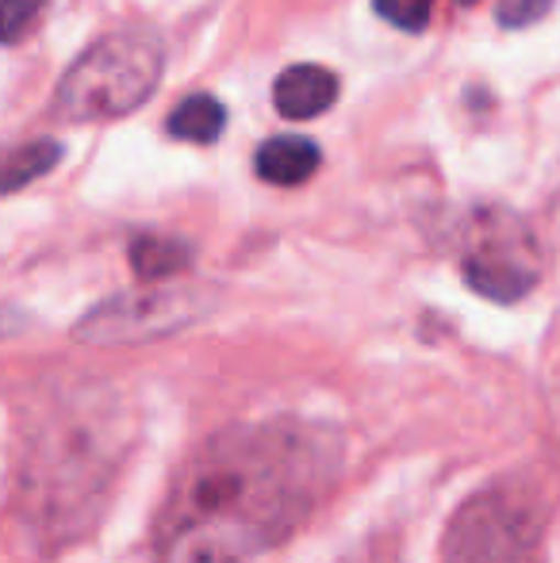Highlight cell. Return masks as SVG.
<instances>
[{"label": "cell", "mask_w": 560, "mask_h": 563, "mask_svg": "<svg viewBox=\"0 0 560 563\" xmlns=\"http://www.w3.org/2000/svg\"><path fill=\"white\" fill-rule=\"evenodd\" d=\"M165 74V43L150 27H116L89 43L62 81L54 85L51 112L66 123H112L154 97Z\"/></svg>", "instance_id": "cell-3"}, {"label": "cell", "mask_w": 560, "mask_h": 563, "mask_svg": "<svg viewBox=\"0 0 560 563\" xmlns=\"http://www.w3.org/2000/svg\"><path fill=\"white\" fill-rule=\"evenodd\" d=\"M46 4L51 0H4L0 4V35H4V43L15 46L20 38H28L43 23Z\"/></svg>", "instance_id": "cell-12"}, {"label": "cell", "mask_w": 560, "mask_h": 563, "mask_svg": "<svg viewBox=\"0 0 560 563\" xmlns=\"http://www.w3.org/2000/svg\"><path fill=\"white\" fill-rule=\"evenodd\" d=\"M188 261H193V250L177 238L165 234H142L131 242V265L146 284H162L169 276L185 273Z\"/></svg>", "instance_id": "cell-10"}, {"label": "cell", "mask_w": 560, "mask_h": 563, "mask_svg": "<svg viewBox=\"0 0 560 563\" xmlns=\"http://www.w3.org/2000/svg\"><path fill=\"white\" fill-rule=\"evenodd\" d=\"M227 126V108L211 92H193L169 112V134L180 142H196V146H211Z\"/></svg>", "instance_id": "cell-9"}, {"label": "cell", "mask_w": 560, "mask_h": 563, "mask_svg": "<svg viewBox=\"0 0 560 563\" xmlns=\"http://www.w3.org/2000/svg\"><path fill=\"white\" fill-rule=\"evenodd\" d=\"M120 449V410L108 402H62V410H54L39 430L35 456L23 472L28 514L46 529H66L69 521L85 518L105 495Z\"/></svg>", "instance_id": "cell-2"}, {"label": "cell", "mask_w": 560, "mask_h": 563, "mask_svg": "<svg viewBox=\"0 0 560 563\" xmlns=\"http://www.w3.org/2000/svg\"><path fill=\"white\" fill-rule=\"evenodd\" d=\"M457 4H476V0H457Z\"/></svg>", "instance_id": "cell-15"}, {"label": "cell", "mask_w": 560, "mask_h": 563, "mask_svg": "<svg viewBox=\"0 0 560 563\" xmlns=\"http://www.w3.org/2000/svg\"><path fill=\"white\" fill-rule=\"evenodd\" d=\"M322 150L319 142L304 139V134H277V139H265L254 154V169L265 185L277 188H299L319 173Z\"/></svg>", "instance_id": "cell-8"}, {"label": "cell", "mask_w": 560, "mask_h": 563, "mask_svg": "<svg viewBox=\"0 0 560 563\" xmlns=\"http://www.w3.org/2000/svg\"><path fill=\"white\" fill-rule=\"evenodd\" d=\"M62 157V146L54 139H35L20 142L4 162V192H20L23 185L39 180L43 173H51Z\"/></svg>", "instance_id": "cell-11"}, {"label": "cell", "mask_w": 560, "mask_h": 563, "mask_svg": "<svg viewBox=\"0 0 560 563\" xmlns=\"http://www.w3.org/2000/svg\"><path fill=\"white\" fill-rule=\"evenodd\" d=\"M433 4H438V0H373L381 20H388L392 27H399V31H411V35L430 27Z\"/></svg>", "instance_id": "cell-13"}, {"label": "cell", "mask_w": 560, "mask_h": 563, "mask_svg": "<svg viewBox=\"0 0 560 563\" xmlns=\"http://www.w3.org/2000/svg\"><path fill=\"white\" fill-rule=\"evenodd\" d=\"M549 8H553V0H503L499 23L503 27H526V23H538Z\"/></svg>", "instance_id": "cell-14"}, {"label": "cell", "mask_w": 560, "mask_h": 563, "mask_svg": "<svg viewBox=\"0 0 560 563\" xmlns=\"http://www.w3.org/2000/svg\"><path fill=\"white\" fill-rule=\"evenodd\" d=\"M193 319V296L180 288H142L116 296L89 311L77 327V338L92 341V345H123V341H146L162 338L169 330L185 327Z\"/></svg>", "instance_id": "cell-6"}, {"label": "cell", "mask_w": 560, "mask_h": 563, "mask_svg": "<svg viewBox=\"0 0 560 563\" xmlns=\"http://www.w3.org/2000/svg\"><path fill=\"white\" fill-rule=\"evenodd\" d=\"M334 467V438L304 422L219 433L180 472L154 563H254L307 518Z\"/></svg>", "instance_id": "cell-1"}, {"label": "cell", "mask_w": 560, "mask_h": 563, "mask_svg": "<svg viewBox=\"0 0 560 563\" xmlns=\"http://www.w3.org/2000/svg\"><path fill=\"white\" fill-rule=\"evenodd\" d=\"M461 273L480 296L515 303L541 280V245L534 230L503 208H476L461 223Z\"/></svg>", "instance_id": "cell-5"}, {"label": "cell", "mask_w": 560, "mask_h": 563, "mask_svg": "<svg viewBox=\"0 0 560 563\" xmlns=\"http://www.w3.org/2000/svg\"><path fill=\"white\" fill-rule=\"evenodd\" d=\"M546 514L526 487L499 483L449 518L441 563H541Z\"/></svg>", "instance_id": "cell-4"}, {"label": "cell", "mask_w": 560, "mask_h": 563, "mask_svg": "<svg viewBox=\"0 0 560 563\" xmlns=\"http://www.w3.org/2000/svg\"><path fill=\"white\" fill-rule=\"evenodd\" d=\"M338 92V77L327 66H315V62H299L277 74L273 81V108L292 119V123H304V119H319L327 108H334Z\"/></svg>", "instance_id": "cell-7"}]
</instances>
